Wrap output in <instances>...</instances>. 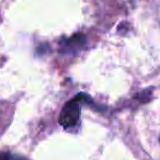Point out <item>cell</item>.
I'll list each match as a JSON object with an SVG mask.
<instances>
[{"instance_id":"cell-1","label":"cell","mask_w":160,"mask_h":160,"mask_svg":"<svg viewBox=\"0 0 160 160\" xmlns=\"http://www.w3.org/2000/svg\"><path fill=\"white\" fill-rule=\"evenodd\" d=\"M83 99V94H78L72 100L66 102L62 107L59 114L58 122L67 131L75 128L78 126L80 121V104Z\"/></svg>"},{"instance_id":"cell-2","label":"cell","mask_w":160,"mask_h":160,"mask_svg":"<svg viewBox=\"0 0 160 160\" xmlns=\"http://www.w3.org/2000/svg\"><path fill=\"white\" fill-rule=\"evenodd\" d=\"M10 160H25V159H23V158H21V157H10Z\"/></svg>"},{"instance_id":"cell-3","label":"cell","mask_w":160,"mask_h":160,"mask_svg":"<svg viewBox=\"0 0 160 160\" xmlns=\"http://www.w3.org/2000/svg\"><path fill=\"white\" fill-rule=\"evenodd\" d=\"M159 142H160V137H159Z\"/></svg>"}]
</instances>
